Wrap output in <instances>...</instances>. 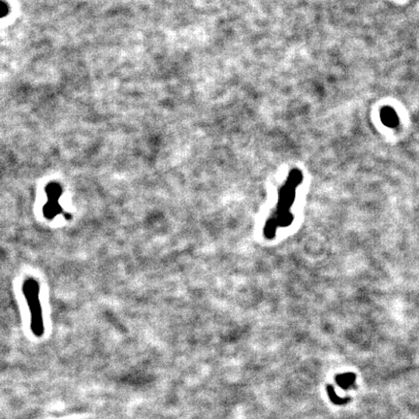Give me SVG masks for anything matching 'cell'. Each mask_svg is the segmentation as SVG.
<instances>
[{"instance_id": "5", "label": "cell", "mask_w": 419, "mask_h": 419, "mask_svg": "<svg viewBox=\"0 0 419 419\" xmlns=\"http://www.w3.org/2000/svg\"><path fill=\"white\" fill-rule=\"evenodd\" d=\"M354 380H355V376L354 374H351V373L344 374V375H340V376L337 377L338 384L343 389H348L354 384Z\"/></svg>"}, {"instance_id": "2", "label": "cell", "mask_w": 419, "mask_h": 419, "mask_svg": "<svg viewBox=\"0 0 419 419\" xmlns=\"http://www.w3.org/2000/svg\"><path fill=\"white\" fill-rule=\"evenodd\" d=\"M22 290L30 314V329L34 336L42 337L45 332V326L40 301L39 283L33 277H27L23 284Z\"/></svg>"}, {"instance_id": "3", "label": "cell", "mask_w": 419, "mask_h": 419, "mask_svg": "<svg viewBox=\"0 0 419 419\" xmlns=\"http://www.w3.org/2000/svg\"><path fill=\"white\" fill-rule=\"evenodd\" d=\"M46 194L48 202L43 207V215L47 220H53L56 216L63 214V208L59 204V199L62 196L63 189L57 183H50L46 185Z\"/></svg>"}, {"instance_id": "7", "label": "cell", "mask_w": 419, "mask_h": 419, "mask_svg": "<svg viewBox=\"0 0 419 419\" xmlns=\"http://www.w3.org/2000/svg\"><path fill=\"white\" fill-rule=\"evenodd\" d=\"M8 12H9L8 5L4 1L0 0V18L5 17Z\"/></svg>"}, {"instance_id": "4", "label": "cell", "mask_w": 419, "mask_h": 419, "mask_svg": "<svg viewBox=\"0 0 419 419\" xmlns=\"http://www.w3.org/2000/svg\"><path fill=\"white\" fill-rule=\"evenodd\" d=\"M380 118L382 123L385 126L388 127H396L399 124V118L397 113L393 110L392 108L385 107L380 112Z\"/></svg>"}, {"instance_id": "1", "label": "cell", "mask_w": 419, "mask_h": 419, "mask_svg": "<svg viewBox=\"0 0 419 419\" xmlns=\"http://www.w3.org/2000/svg\"><path fill=\"white\" fill-rule=\"evenodd\" d=\"M303 181L302 173L299 170H292L289 173L288 180L278 191V201L275 212L267 221L264 227V236L267 239L275 238L278 228L289 226L293 221L291 207L296 197V189Z\"/></svg>"}, {"instance_id": "6", "label": "cell", "mask_w": 419, "mask_h": 419, "mask_svg": "<svg viewBox=\"0 0 419 419\" xmlns=\"http://www.w3.org/2000/svg\"><path fill=\"white\" fill-rule=\"evenodd\" d=\"M328 393H329V395H330V398L332 399V401L335 403V404H337V405H340V403L342 404L344 401H347L348 399H346V400H342V399H340V398H338L337 397V395H336V393L334 391V389H333V387L332 386H328Z\"/></svg>"}]
</instances>
